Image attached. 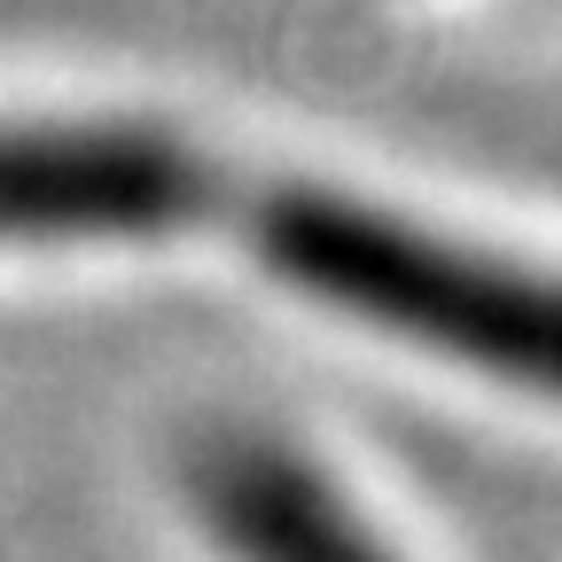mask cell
Wrapping results in <instances>:
<instances>
[{
    "label": "cell",
    "instance_id": "1",
    "mask_svg": "<svg viewBox=\"0 0 562 562\" xmlns=\"http://www.w3.org/2000/svg\"><path fill=\"white\" fill-rule=\"evenodd\" d=\"M266 258L297 290L344 305L351 321L391 328L422 351L562 398V281L438 243L391 211L344 195H281L266 203Z\"/></svg>",
    "mask_w": 562,
    "mask_h": 562
},
{
    "label": "cell",
    "instance_id": "2",
    "mask_svg": "<svg viewBox=\"0 0 562 562\" xmlns=\"http://www.w3.org/2000/svg\"><path fill=\"white\" fill-rule=\"evenodd\" d=\"M188 195V165L165 140L0 133V235H149Z\"/></svg>",
    "mask_w": 562,
    "mask_h": 562
},
{
    "label": "cell",
    "instance_id": "3",
    "mask_svg": "<svg viewBox=\"0 0 562 562\" xmlns=\"http://www.w3.org/2000/svg\"><path fill=\"white\" fill-rule=\"evenodd\" d=\"M195 484L211 531L243 562H391L313 469L273 446H220Z\"/></svg>",
    "mask_w": 562,
    "mask_h": 562
}]
</instances>
